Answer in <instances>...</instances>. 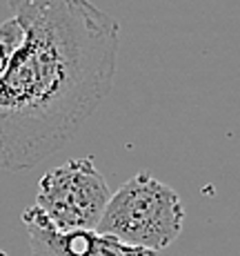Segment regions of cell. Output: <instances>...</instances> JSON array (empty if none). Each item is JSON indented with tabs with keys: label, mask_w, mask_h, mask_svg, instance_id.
Listing matches in <instances>:
<instances>
[{
	"label": "cell",
	"mask_w": 240,
	"mask_h": 256,
	"mask_svg": "<svg viewBox=\"0 0 240 256\" xmlns=\"http://www.w3.org/2000/svg\"><path fill=\"white\" fill-rule=\"evenodd\" d=\"M0 22V167L31 170L114 90L120 24L91 0H9Z\"/></svg>",
	"instance_id": "6da1fadb"
},
{
	"label": "cell",
	"mask_w": 240,
	"mask_h": 256,
	"mask_svg": "<svg viewBox=\"0 0 240 256\" xmlns=\"http://www.w3.org/2000/svg\"><path fill=\"white\" fill-rule=\"evenodd\" d=\"M183 223L178 192L149 172H138L111 194L96 232L158 254L180 236Z\"/></svg>",
	"instance_id": "7a4b0ae2"
},
{
	"label": "cell",
	"mask_w": 240,
	"mask_h": 256,
	"mask_svg": "<svg viewBox=\"0 0 240 256\" xmlns=\"http://www.w3.org/2000/svg\"><path fill=\"white\" fill-rule=\"evenodd\" d=\"M111 190L91 156L71 158L49 170L38 183L36 208L60 232L96 230Z\"/></svg>",
	"instance_id": "3957f363"
},
{
	"label": "cell",
	"mask_w": 240,
	"mask_h": 256,
	"mask_svg": "<svg viewBox=\"0 0 240 256\" xmlns=\"http://www.w3.org/2000/svg\"><path fill=\"white\" fill-rule=\"evenodd\" d=\"M22 225L29 236L31 256H158L149 250L131 248L96 230L60 232L36 205L22 212Z\"/></svg>",
	"instance_id": "277c9868"
},
{
	"label": "cell",
	"mask_w": 240,
	"mask_h": 256,
	"mask_svg": "<svg viewBox=\"0 0 240 256\" xmlns=\"http://www.w3.org/2000/svg\"><path fill=\"white\" fill-rule=\"evenodd\" d=\"M0 256H9V254H4V252H0Z\"/></svg>",
	"instance_id": "5b68a950"
}]
</instances>
